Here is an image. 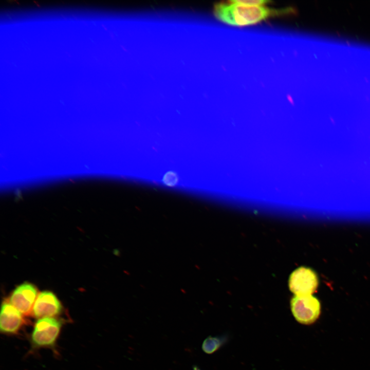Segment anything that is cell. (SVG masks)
I'll return each mask as SVG.
<instances>
[{
	"label": "cell",
	"mask_w": 370,
	"mask_h": 370,
	"mask_svg": "<svg viewBox=\"0 0 370 370\" xmlns=\"http://www.w3.org/2000/svg\"><path fill=\"white\" fill-rule=\"evenodd\" d=\"M270 3L265 0L224 1L215 4L213 12L219 21L234 26L255 25L292 12L291 8H272L269 6Z\"/></svg>",
	"instance_id": "cell-1"
},
{
	"label": "cell",
	"mask_w": 370,
	"mask_h": 370,
	"mask_svg": "<svg viewBox=\"0 0 370 370\" xmlns=\"http://www.w3.org/2000/svg\"><path fill=\"white\" fill-rule=\"evenodd\" d=\"M62 326L61 321L54 318L39 319L31 334L32 346L35 348L53 346L59 336Z\"/></svg>",
	"instance_id": "cell-2"
},
{
	"label": "cell",
	"mask_w": 370,
	"mask_h": 370,
	"mask_svg": "<svg viewBox=\"0 0 370 370\" xmlns=\"http://www.w3.org/2000/svg\"><path fill=\"white\" fill-rule=\"evenodd\" d=\"M290 308L296 321L303 325L314 323L321 313L320 302L311 295H295L291 299Z\"/></svg>",
	"instance_id": "cell-3"
},
{
	"label": "cell",
	"mask_w": 370,
	"mask_h": 370,
	"mask_svg": "<svg viewBox=\"0 0 370 370\" xmlns=\"http://www.w3.org/2000/svg\"><path fill=\"white\" fill-rule=\"evenodd\" d=\"M288 284L290 291L295 295H311L318 287V278L312 270L301 267L290 274Z\"/></svg>",
	"instance_id": "cell-4"
},
{
	"label": "cell",
	"mask_w": 370,
	"mask_h": 370,
	"mask_svg": "<svg viewBox=\"0 0 370 370\" xmlns=\"http://www.w3.org/2000/svg\"><path fill=\"white\" fill-rule=\"evenodd\" d=\"M38 295V290L34 285L24 283L13 291L9 303L23 315H28L31 312Z\"/></svg>",
	"instance_id": "cell-5"
},
{
	"label": "cell",
	"mask_w": 370,
	"mask_h": 370,
	"mask_svg": "<svg viewBox=\"0 0 370 370\" xmlns=\"http://www.w3.org/2000/svg\"><path fill=\"white\" fill-rule=\"evenodd\" d=\"M61 304L51 292L40 293L32 309V314L36 318L52 317L60 314L62 311Z\"/></svg>",
	"instance_id": "cell-6"
},
{
	"label": "cell",
	"mask_w": 370,
	"mask_h": 370,
	"mask_svg": "<svg viewBox=\"0 0 370 370\" xmlns=\"http://www.w3.org/2000/svg\"><path fill=\"white\" fill-rule=\"evenodd\" d=\"M23 314L9 302L5 301L1 306L0 330L6 334H16L24 323Z\"/></svg>",
	"instance_id": "cell-7"
},
{
	"label": "cell",
	"mask_w": 370,
	"mask_h": 370,
	"mask_svg": "<svg viewBox=\"0 0 370 370\" xmlns=\"http://www.w3.org/2000/svg\"><path fill=\"white\" fill-rule=\"evenodd\" d=\"M226 340V337H209L203 341L202 349L207 354H212L218 349Z\"/></svg>",
	"instance_id": "cell-8"
},
{
	"label": "cell",
	"mask_w": 370,
	"mask_h": 370,
	"mask_svg": "<svg viewBox=\"0 0 370 370\" xmlns=\"http://www.w3.org/2000/svg\"><path fill=\"white\" fill-rule=\"evenodd\" d=\"M163 180L168 186H174L177 181V177L175 174L169 172L165 175Z\"/></svg>",
	"instance_id": "cell-9"
},
{
	"label": "cell",
	"mask_w": 370,
	"mask_h": 370,
	"mask_svg": "<svg viewBox=\"0 0 370 370\" xmlns=\"http://www.w3.org/2000/svg\"><path fill=\"white\" fill-rule=\"evenodd\" d=\"M193 370H201L197 366H193Z\"/></svg>",
	"instance_id": "cell-10"
}]
</instances>
